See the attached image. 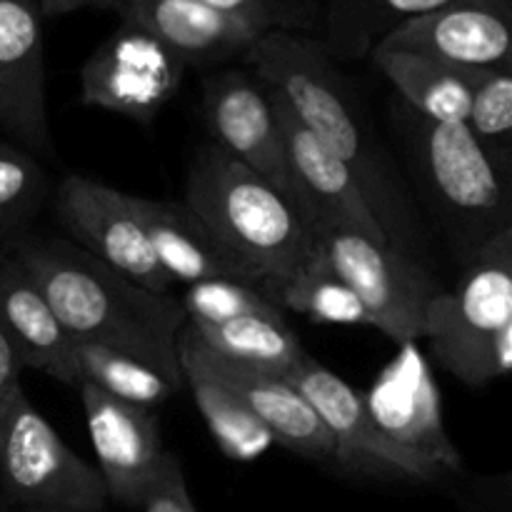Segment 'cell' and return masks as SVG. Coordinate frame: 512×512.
Instances as JSON below:
<instances>
[{
    "mask_svg": "<svg viewBox=\"0 0 512 512\" xmlns=\"http://www.w3.org/2000/svg\"><path fill=\"white\" fill-rule=\"evenodd\" d=\"M3 248L35 280L70 340L130 355L183 390L178 338L188 320L178 298L140 288L63 235L25 230Z\"/></svg>",
    "mask_w": 512,
    "mask_h": 512,
    "instance_id": "1",
    "label": "cell"
},
{
    "mask_svg": "<svg viewBox=\"0 0 512 512\" xmlns=\"http://www.w3.org/2000/svg\"><path fill=\"white\" fill-rule=\"evenodd\" d=\"M245 63L288 105L305 130L348 165L388 243L418 260L420 228L413 205L363 128L353 88L325 53L320 38L270 30L245 53Z\"/></svg>",
    "mask_w": 512,
    "mask_h": 512,
    "instance_id": "2",
    "label": "cell"
},
{
    "mask_svg": "<svg viewBox=\"0 0 512 512\" xmlns=\"http://www.w3.org/2000/svg\"><path fill=\"white\" fill-rule=\"evenodd\" d=\"M183 203L253 283L263 285L268 298L290 283L313 253L295 200L215 145L195 155Z\"/></svg>",
    "mask_w": 512,
    "mask_h": 512,
    "instance_id": "3",
    "label": "cell"
},
{
    "mask_svg": "<svg viewBox=\"0 0 512 512\" xmlns=\"http://www.w3.org/2000/svg\"><path fill=\"white\" fill-rule=\"evenodd\" d=\"M435 363L470 388L508 378L512 368V228L480 245L453 290L425 313Z\"/></svg>",
    "mask_w": 512,
    "mask_h": 512,
    "instance_id": "4",
    "label": "cell"
},
{
    "mask_svg": "<svg viewBox=\"0 0 512 512\" xmlns=\"http://www.w3.org/2000/svg\"><path fill=\"white\" fill-rule=\"evenodd\" d=\"M395 125L463 263L512 228V183L493 168L465 123H438L398 98Z\"/></svg>",
    "mask_w": 512,
    "mask_h": 512,
    "instance_id": "5",
    "label": "cell"
},
{
    "mask_svg": "<svg viewBox=\"0 0 512 512\" xmlns=\"http://www.w3.org/2000/svg\"><path fill=\"white\" fill-rule=\"evenodd\" d=\"M0 490L18 512H100L108 505L98 468L63 443L23 385L0 395Z\"/></svg>",
    "mask_w": 512,
    "mask_h": 512,
    "instance_id": "6",
    "label": "cell"
},
{
    "mask_svg": "<svg viewBox=\"0 0 512 512\" xmlns=\"http://www.w3.org/2000/svg\"><path fill=\"white\" fill-rule=\"evenodd\" d=\"M313 253L353 290L375 330L398 345L425 338V313L440 283L420 260L338 225H308Z\"/></svg>",
    "mask_w": 512,
    "mask_h": 512,
    "instance_id": "7",
    "label": "cell"
},
{
    "mask_svg": "<svg viewBox=\"0 0 512 512\" xmlns=\"http://www.w3.org/2000/svg\"><path fill=\"white\" fill-rule=\"evenodd\" d=\"M283 378L313 405L335 443L333 460L348 473L410 483H435L445 475L438 465L385 438L365 408L363 390L350 388L340 375L320 365L308 353Z\"/></svg>",
    "mask_w": 512,
    "mask_h": 512,
    "instance_id": "8",
    "label": "cell"
},
{
    "mask_svg": "<svg viewBox=\"0 0 512 512\" xmlns=\"http://www.w3.org/2000/svg\"><path fill=\"white\" fill-rule=\"evenodd\" d=\"M55 223L63 238L103 260L140 288L173 295V283L160 270L138 223L130 195L85 175H65L50 195Z\"/></svg>",
    "mask_w": 512,
    "mask_h": 512,
    "instance_id": "9",
    "label": "cell"
},
{
    "mask_svg": "<svg viewBox=\"0 0 512 512\" xmlns=\"http://www.w3.org/2000/svg\"><path fill=\"white\" fill-rule=\"evenodd\" d=\"M185 70L153 35L123 23L80 68V103L150 125L175 98Z\"/></svg>",
    "mask_w": 512,
    "mask_h": 512,
    "instance_id": "10",
    "label": "cell"
},
{
    "mask_svg": "<svg viewBox=\"0 0 512 512\" xmlns=\"http://www.w3.org/2000/svg\"><path fill=\"white\" fill-rule=\"evenodd\" d=\"M203 115L215 148L293 198L273 95L253 73L230 68L205 75Z\"/></svg>",
    "mask_w": 512,
    "mask_h": 512,
    "instance_id": "11",
    "label": "cell"
},
{
    "mask_svg": "<svg viewBox=\"0 0 512 512\" xmlns=\"http://www.w3.org/2000/svg\"><path fill=\"white\" fill-rule=\"evenodd\" d=\"M45 95L43 18L35 0H0V130L38 160L55 143Z\"/></svg>",
    "mask_w": 512,
    "mask_h": 512,
    "instance_id": "12",
    "label": "cell"
},
{
    "mask_svg": "<svg viewBox=\"0 0 512 512\" xmlns=\"http://www.w3.org/2000/svg\"><path fill=\"white\" fill-rule=\"evenodd\" d=\"M363 403L380 433L408 453L438 465L443 473L460 468V453L448 438L440 413V393L418 343H403L363 393Z\"/></svg>",
    "mask_w": 512,
    "mask_h": 512,
    "instance_id": "13",
    "label": "cell"
},
{
    "mask_svg": "<svg viewBox=\"0 0 512 512\" xmlns=\"http://www.w3.org/2000/svg\"><path fill=\"white\" fill-rule=\"evenodd\" d=\"M78 390L108 500L140 508L168 458L158 418L153 410L120 403L90 383H80Z\"/></svg>",
    "mask_w": 512,
    "mask_h": 512,
    "instance_id": "14",
    "label": "cell"
},
{
    "mask_svg": "<svg viewBox=\"0 0 512 512\" xmlns=\"http://www.w3.org/2000/svg\"><path fill=\"white\" fill-rule=\"evenodd\" d=\"M510 18L512 0H465L405 20L375 48L425 55L455 68L512 70Z\"/></svg>",
    "mask_w": 512,
    "mask_h": 512,
    "instance_id": "15",
    "label": "cell"
},
{
    "mask_svg": "<svg viewBox=\"0 0 512 512\" xmlns=\"http://www.w3.org/2000/svg\"><path fill=\"white\" fill-rule=\"evenodd\" d=\"M270 95L283 135L293 198L305 225H338L393 248L348 165L335 158L310 130H305L273 90Z\"/></svg>",
    "mask_w": 512,
    "mask_h": 512,
    "instance_id": "16",
    "label": "cell"
},
{
    "mask_svg": "<svg viewBox=\"0 0 512 512\" xmlns=\"http://www.w3.org/2000/svg\"><path fill=\"white\" fill-rule=\"evenodd\" d=\"M123 23L153 35L185 68H208L245 58L263 33L203 0H125Z\"/></svg>",
    "mask_w": 512,
    "mask_h": 512,
    "instance_id": "17",
    "label": "cell"
},
{
    "mask_svg": "<svg viewBox=\"0 0 512 512\" xmlns=\"http://www.w3.org/2000/svg\"><path fill=\"white\" fill-rule=\"evenodd\" d=\"M195 343H198L200 358L208 365L210 373L223 380L243 400L245 408L270 430L273 443L283 445L285 450H293L298 455H305L310 460H318V463L333 460V438L325 430L323 420L318 418L313 405L298 393L293 383H288L283 375L220 358V355H215L213 350L200 343L198 335H195Z\"/></svg>",
    "mask_w": 512,
    "mask_h": 512,
    "instance_id": "18",
    "label": "cell"
},
{
    "mask_svg": "<svg viewBox=\"0 0 512 512\" xmlns=\"http://www.w3.org/2000/svg\"><path fill=\"white\" fill-rule=\"evenodd\" d=\"M0 330L20 365L78 388L73 340L58 323L35 280L25 273L13 253L0 245Z\"/></svg>",
    "mask_w": 512,
    "mask_h": 512,
    "instance_id": "19",
    "label": "cell"
},
{
    "mask_svg": "<svg viewBox=\"0 0 512 512\" xmlns=\"http://www.w3.org/2000/svg\"><path fill=\"white\" fill-rule=\"evenodd\" d=\"M130 205L160 270L173 285H193L203 280H238L255 285L185 203L130 195Z\"/></svg>",
    "mask_w": 512,
    "mask_h": 512,
    "instance_id": "20",
    "label": "cell"
},
{
    "mask_svg": "<svg viewBox=\"0 0 512 512\" xmlns=\"http://www.w3.org/2000/svg\"><path fill=\"white\" fill-rule=\"evenodd\" d=\"M178 360L180 368H183L185 385L193 393L195 405H198L215 445H218L225 458L235 460V463H253V460H258L260 455L273 448L270 430L203 363L188 323L180 330Z\"/></svg>",
    "mask_w": 512,
    "mask_h": 512,
    "instance_id": "21",
    "label": "cell"
},
{
    "mask_svg": "<svg viewBox=\"0 0 512 512\" xmlns=\"http://www.w3.org/2000/svg\"><path fill=\"white\" fill-rule=\"evenodd\" d=\"M380 73L390 80L398 98L420 115L438 123H465L470 95L485 70L455 68L440 60L400 50L370 53Z\"/></svg>",
    "mask_w": 512,
    "mask_h": 512,
    "instance_id": "22",
    "label": "cell"
},
{
    "mask_svg": "<svg viewBox=\"0 0 512 512\" xmlns=\"http://www.w3.org/2000/svg\"><path fill=\"white\" fill-rule=\"evenodd\" d=\"M465 0H325L323 43L333 60H360L400 23Z\"/></svg>",
    "mask_w": 512,
    "mask_h": 512,
    "instance_id": "23",
    "label": "cell"
},
{
    "mask_svg": "<svg viewBox=\"0 0 512 512\" xmlns=\"http://www.w3.org/2000/svg\"><path fill=\"white\" fill-rule=\"evenodd\" d=\"M200 343L220 358L288 375L305 350L285 315H245L225 323H188Z\"/></svg>",
    "mask_w": 512,
    "mask_h": 512,
    "instance_id": "24",
    "label": "cell"
},
{
    "mask_svg": "<svg viewBox=\"0 0 512 512\" xmlns=\"http://www.w3.org/2000/svg\"><path fill=\"white\" fill-rule=\"evenodd\" d=\"M73 358L80 383L95 385L120 403L155 410L175 393H180L150 365L113 348H105V345L73 340Z\"/></svg>",
    "mask_w": 512,
    "mask_h": 512,
    "instance_id": "25",
    "label": "cell"
},
{
    "mask_svg": "<svg viewBox=\"0 0 512 512\" xmlns=\"http://www.w3.org/2000/svg\"><path fill=\"white\" fill-rule=\"evenodd\" d=\"M280 310H293L320 325H363L375 328L373 315L368 313L358 295L323 263L310 253L308 263L295 273L290 283L270 295Z\"/></svg>",
    "mask_w": 512,
    "mask_h": 512,
    "instance_id": "26",
    "label": "cell"
},
{
    "mask_svg": "<svg viewBox=\"0 0 512 512\" xmlns=\"http://www.w3.org/2000/svg\"><path fill=\"white\" fill-rule=\"evenodd\" d=\"M53 183L35 155L10 140H0V245L30 230L50 203Z\"/></svg>",
    "mask_w": 512,
    "mask_h": 512,
    "instance_id": "27",
    "label": "cell"
},
{
    "mask_svg": "<svg viewBox=\"0 0 512 512\" xmlns=\"http://www.w3.org/2000/svg\"><path fill=\"white\" fill-rule=\"evenodd\" d=\"M465 128L493 168L512 183V70H485L470 95Z\"/></svg>",
    "mask_w": 512,
    "mask_h": 512,
    "instance_id": "28",
    "label": "cell"
},
{
    "mask_svg": "<svg viewBox=\"0 0 512 512\" xmlns=\"http://www.w3.org/2000/svg\"><path fill=\"white\" fill-rule=\"evenodd\" d=\"M188 323H225L245 315H285L263 290L238 280H203L185 285L178 298Z\"/></svg>",
    "mask_w": 512,
    "mask_h": 512,
    "instance_id": "29",
    "label": "cell"
},
{
    "mask_svg": "<svg viewBox=\"0 0 512 512\" xmlns=\"http://www.w3.org/2000/svg\"><path fill=\"white\" fill-rule=\"evenodd\" d=\"M210 8L253 25L258 33L313 35L323 28V0H203Z\"/></svg>",
    "mask_w": 512,
    "mask_h": 512,
    "instance_id": "30",
    "label": "cell"
},
{
    "mask_svg": "<svg viewBox=\"0 0 512 512\" xmlns=\"http://www.w3.org/2000/svg\"><path fill=\"white\" fill-rule=\"evenodd\" d=\"M140 512H198L195 510L193 498H190L188 483H185V473L180 460L173 453L165 458L163 470H160L158 480L153 488L145 495Z\"/></svg>",
    "mask_w": 512,
    "mask_h": 512,
    "instance_id": "31",
    "label": "cell"
},
{
    "mask_svg": "<svg viewBox=\"0 0 512 512\" xmlns=\"http://www.w3.org/2000/svg\"><path fill=\"white\" fill-rule=\"evenodd\" d=\"M40 10V18L53 20L60 18V15L75 13V10H115L120 13V8L125 5V0H35Z\"/></svg>",
    "mask_w": 512,
    "mask_h": 512,
    "instance_id": "32",
    "label": "cell"
},
{
    "mask_svg": "<svg viewBox=\"0 0 512 512\" xmlns=\"http://www.w3.org/2000/svg\"><path fill=\"white\" fill-rule=\"evenodd\" d=\"M20 375H23V365H20L18 355L0 330V395L13 385H20Z\"/></svg>",
    "mask_w": 512,
    "mask_h": 512,
    "instance_id": "33",
    "label": "cell"
},
{
    "mask_svg": "<svg viewBox=\"0 0 512 512\" xmlns=\"http://www.w3.org/2000/svg\"><path fill=\"white\" fill-rule=\"evenodd\" d=\"M5 505H8V503H5V498H3V493H0V512H8V510H5Z\"/></svg>",
    "mask_w": 512,
    "mask_h": 512,
    "instance_id": "34",
    "label": "cell"
},
{
    "mask_svg": "<svg viewBox=\"0 0 512 512\" xmlns=\"http://www.w3.org/2000/svg\"><path fill=\"white\" fill-rule=\"evenodd\" d=\"M20 512H53V510H20ZM100 512H105V510H100Z\"/></svg>",
    "mask_w": 512,
    "mask_h": 512,
    "instance_id": "35",
    "label": "cell"
}]
</instances>
